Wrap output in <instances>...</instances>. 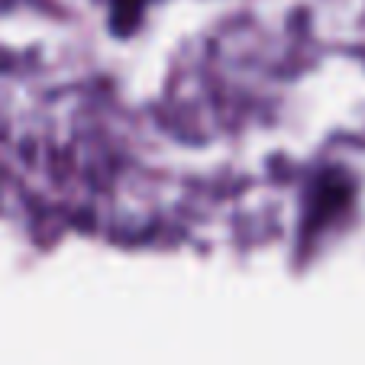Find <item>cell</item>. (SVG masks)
<instances>
[{
  "mask_svg": "<svg viewBox=\"0 0 365 365\" xmlns=\"http://www.w3.org/2000/svg\"><path fill=\"white\" fill-rule=\"evenodd\" d=\"M145 0H113V29L117 33H126L130 26H136L139 14H143Z\"/></svg>",
  "mask_w": 365,
  "mask_h": 365,
  "instance_id": "cell-1",
  "label": "cell"
}]
</instances>
